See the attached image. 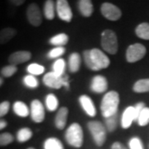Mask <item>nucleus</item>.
<instances>
[{
    "label": "nucleus",
    "instance_id": "nucleus-34",
    "mask_svg": "<svg viewBox=\"0 0 149 149\" xmlns=\"http://www.w3.org/2000/svg\"><path fill=\"white\" fill-rule=\"evenodd\" d=\"M65 52V48L64 47H56L48 52L47 56L49 59H59L60 56L64 55Z\"/></svg>",
    "mask_w": 149,
    "mask_h": 149
},
{
    "label": "nucleus",
    "instance_id": "nucleus-40",
    "mask_svg": "<svg viewBox=\"0 0 149 149\" xmlns=\"http://www.w3.org/2000/svg\"><path fill=\"white\" fill-rule=\"evenodd\" d=\"M8 3H10L13 5L16 6V7H19L25 3V0H9Z\"/></svg>",
    "mask_w": 149,
    "mask_h": 149
},
{
    "label": "nucleus",
    "instance_id": "nucleus-30",
    "mask_svg": "<svg viewBox=\"0 0 149 149\" xmlns=\"http://www.w3.org/2000/svg\"><path fill=\"white\" fill-rule=\"evenodd\" d=\"M118 114L104 118V126H105L106 130L109 133H113V132L116 131L118 128Z\"/></svg>",
    "mask_w": 149,
    "mask_h": 149
},
{
    "label": "nucleus",
    "instance_id": "nucleus-32",
    "mask_svg": "<svg viewBox=\"0 0 149 149\" xmlns=\"http://www.w3.org/2000/svg\"><path fill=\"white\" fill-rule=\"evenodd\" d=\"M136 122L138 123L139 126L144 127L149 123V107H145L139 114V118Z\"/></svg>",
    "mask_w": 149,
    "mask_h": 149
},
{
    "label": "nucleus",
    "instance_id": "nucleus-37",
    "mask_svg": "<svg viewBox=\"0 0 149 149\" xmlns=\"http://www.w3.org/2000/svg\"><path fill=\"white\" fill-rule=\"evenodd\" d=\"M9 109H10V102L8 100L1 102L0 103V118L5 116L9 112Z\"/></svg>",
    "mask_w": 149,
    "mask_h": 149
},
{
    "label": "nucleus",
    "instance_id": "nucleus-10",
    "mask_svg": "<svg viewBox=\"0 0 149 149\" xmlns=\"http://www.w3.org/2000/svg\"><path fill=\"white\" fill-rule=\"evenodd\" d=\"M27 21L33 27H39L42 23V14L37 3H32L27 7L26 11Z\"/></svg>",
    "mask_w": 149,
    "mask_h": 149
},
{
    "label": "nucleus",
    "instance_id": "nucleus-36",
    "mask_svg": "<svg viewBox=\"0 0 149 149\" xmlns=\"http://www.w3.org/2000/svg\"><path fill=\"white\" fill-rule=\"evenodd\" d=\"M129 149H144L143 141L139 137H133L128 142Z\"/></svg>",
    "mask_w": 149,
    "mask_h": 149
},
{
    "label": "nucleus",
    "instance_id": "nucleus-17",
    "mask_svg": "<svg viewBox=\"0 0 149 149\" xmlns=\"http://www.w3.org/2000/svg\"><path fill=\"white\" fill-rule=\"evenodd\" d=\"M78 9L84 17H90L94 13V6L91 0H80L77 2Z\"/></svg>",
    "mask_w": 149,
    "mask_h": 149
},
{
    "label": "nucleus",
    "instance_id": "nucleus-39",
    "mask_svg": "<svg viewBox=\"0 0 149 149\" xmlns=\"http://www.w3.org/2000/svg\"><path fill=\"white\" fill-rule=\"evenodd\" d=\"M111 149H127V148L120 142H114L112 144Z\"/></svg>",
    "mask_w": 149,
    "mask_h": 149
},
{
    "label": "nucleus",
    "instance_id": "nucleus-18",
    "mask_svg": "<svg viewBox=\"0 0 149 149\" xmlns=\"http://www.w3.org/2000/svg\"><path fill=\"white\" fill-rule=\"evenodd\" d=\"M13 111L17 116L20 118H27L30 115V109L23 101L17 100L13 104Z\"/></svg>",
    "mask_w": 149,
    "mask_h": 149
},
{
    "label": "nucleus",
    "instance_id": "nucleus-24",
    "mask_svg": "<svg viewBox=\"0 0 149 149\" xmlns=\"http://www.w3.org/2000/svg\"><path fill=\"white\" fill-rule=\"evenodd\" d=\"M45 104L48 111H56L59 107V100L57 97L54 94H48L45 98Z\"/></svg>",
    "mask_w": 149,
    "mask_h": 149
},
{
    "label": "nucleus",
    "instance_id": "nucleus-11",
    "mask_svg": "<svg viewBox=\"0 0 149 149\" xmlns=\"http://www.w3.org/2000/svg\"><path fill=\"white\" fill-rule=\"evenodd\" d=\"M45 108L39 100H33L30 104V117L34 123H41L45 119Z\"/></svg>",
    "mask_w": 149,
    "mask_h": 149
},
{
    "label": "nucleus",
    "instance_id": "nucleus-6",
    "mask_svg": "<svg viewBox=\"0 0 149 149\" xmlns=\"http://www.w3.org/2000/svg\"><path fill=\"white\" fill-rule=\"evenodd\" d=\"M42 82L44 85L48 88L51 89H56L58 90L61 87H66L69 88V81L68 77L66 76H59L56 74L53 71L47 72V74H44L42 78Z\"/></svg>",
    "mask_w": 149,
    "mask_h": 149
},
{
    "label": "nucleus",
    "instance_id": "nucleus-22",
    "mask_svg": "<svg viewBox=\"0 0 149 149\" xmlns=\"http://www.w3.org/2000/svg\"><path fill=\"white\" fill-rule=\"evenodd\" d=\"M43 14L46 19L53 20L56 16V4L52 0H47L44 3Z\"/></svg>",
    "mask_w": 149,
    "mask_h": 149
},
{
    "label": "nucleus",
    "instance_id": "nucleus-23",
    "mask_svg": "<svg viewBox=\"0 0 149 149\" xmlns=\"http://www.w3.org/2000/svg\"><path fill=\"white\" fill-rule=\"evenodd\" d=\"M32 135H33V133L30 128L24 127V128H19L16 134L17 141L19 143H24L32 139Z\"/></svg>",
    "mask_w": 149,
    "mask_h": 149
},
{
    "label": "nucleus",
    "instance_id": "nucleus-20",
    "mask_svg": "<svg viewBox=\"0 0 149 149\" xmlns=\"http://www.w3.org/2000/svg\"><path fill=\"white\" fill-rule=\"evenodd\" d=\"M17 35V30L13 27H4L0 30V45H4Z\"/></svg>",
    "mask_w": 149,
    "mask_h": 149
},
{
    "label": "nucleus",
    "instance_id": "nucleus-4",
    "mask_svg": "<svg viewBox=\"0 0 149 149\" xmlns=\"http://www.w3.org/2000/svg\"><path fill=\"white\" fill-rule=\"evenodd\" d=\"M100 43L103 50L110 55H115L118 51L117 34L111 29H104L102 32Z\"/></svg>",
    "mask_w": 149,
    "mask_h": 149
},
{
    "label": "nucleus",
    "instance_id": "nucleus-5",
    "mask_svg": "<svg viewBox=\"0 0 149 149\" xmlns=\"http://www.w3.org/2000/svg\"><path fill=\"white\" fill-rule=\"evenodd\" d=\"M87 127L96 146L102 147L105 143L107 138V130L105 126L100 121L91 120L88 122Z\"/></svg>",
    "mask_w": 149,
    "mask_h": 149
},
{
    "label": "nucleus",
    "instance_id": "nucleus-31",
    "mask_svg": "<svg viewBox=\"0 0 149 149\" xmlns=\"http://www.w3.org/2000/svg\"><path fill=\"white\" fill-rule=\"evenodd\" d=\"M27 71L29 74H32L34 76L37 75H41L44 73L45 71V67L43 66L42 65L38 64V63H32L29 64L27 66Z\"/></svg>",
    "mask_w": 149,
    "mask_h": 149
},
{
    "label": "nucleus",
    "instance_id": "nucleus-25",
    "mask_svg": "<svg viewBox=\"0 0 149 149\" xmlns=\"http://www.w3.org/2000/svg\"><path fill=\"white\" fill-rule=\"evenodd\" d=\"M135 34L137 37L149 41V23L148 22H142L139 24L135 28Z\"/></svg>",
    "mask_w": 149,
    "mask_h": 149
},
{
    "label": "nucleus",
    "instance_id": "nucleus-7",
    "mask_svg": "<svg viewBox=\"0 0 149 149\" xmlns=\"http://www.w3.org/2000/svg\"><path fill=\"white\" fill-rule=\"evenodd\" d=\"M147 53V48L141 43H134L130 45L126 51V61L128 63H135L143 58Z\"/></svg>",
    "mask_w": 149,
    "mask_h": 149
},
{
    "label": "nucleus",
    "instance_id": "nucleus-42",
    "mask_svg": "<svg viewBox=\"0 0 149 149\" xmlns=\"http://www.w3.org/2000/svg\"><path fill=\"white\" fill-rule=\"evenodd\" d=\"M3 82H4V80H3V77H1V76H0V87L3 85Z\"/></svg>",
    "mask_w": 149,
    "mask_h": 149
},
{
    "label": "nucleus",
    "instance_id": "nucleus-8",
    "mask_svg": "<svg viewBox=\"0 0 149 149\" xmlns=\"http://www.w3.org/2000/svg\"><path fill=\"white\" fill-rule=\"evenodd\" d=\"M100 12L101 14L104 18H106L109 21H118L122 17V11L117 6L113 3L105 2L102 3L100 7Z\"/></svg>",
    "mask_w": 149,
    "mask_h": 149
},
{
    "label": "nucleus",
    "instance_id": "nucleus-15",
    "mask_svg": "<svg viewBox=\"0 0 149 149\" xmlns=\"http://www.w3.org/2000/svg\"><path fill=\"white\" fill-rule=\"evenodd\" d=\"M69 109L66 107H61L57 110L55 117V126L58 130H62L65 128L68 119Z\"/></svg>",
    "mask_w": 149,
    "mask_h": 149
},
{
    "label": "nucleus",
    "instance_id": "nucleus-43",
    "mask_svg": "<svg viewBox=\"0 0 149 149\" xmlns=\"http://www.w3.org/2000/svg\"><path fill=\"white\" fill-rule=\"evenodd\" d=\"M27 149H36L35 148H32V147H30V148H27Z\"/></svg>",
    "mask_w": 149,
    "mask_h": 149
},
{
    "label": "nucleus",
    "instance_id": "nucleus-28",
    "mask_svg": "<svg viewBox=\"0 0 149 149\" xmlns=\"http://www.w3.org/2000/svg\"><path fill=\"white\" fill-rule=\"evenodd\" d=\"M66 67L65 61L63 58L56 59L52 64V71L59 76H63Z\"/></svg>",
    "mask_w": 149,
    "mask_h": 149
},
{
    "label": "nucleus",
    "instance_id": "nucleus-16",
    "mask_svg": "<svg viewBox=\"0 0 149 149\" xmlns=\"http://www.w3.org/2000/svg\"><path fill=\"white\" fill-rule=\"evenodd\" d=\"M133 121H135L134 106H128L123 112L121 117V127L123 129H128L131 127Z\"/></svg>",
    "mask_w": 149,
    "mask_h": 149
},
{
    "label": "nucleus",
    "instance_id": "nucleus-13",
    "mask_svg": "<svg viewBox=\"0 0 149 149\" xmlns=\"http://www.w3.org/2000/svg\"><path fill=\"white\" fill-rule=\"evenodd\" d=\"M32 59V53L28 51H17L9 55L8 61L10 65H17L29 61Z\"/></svg>",
    "mask_w": 149,
    "mask_h": 149
},
{
    "label": "nucleus",
    "instance_id": "nucleus-14",
    "mask_svg": "<svg viewBox=\"0 0 149 149\" xmlns=\"http://www.w3.org/2000/svg\"><path fill=\"white\" fill-rule=\"evenodd\" d=\"M79 103L85 113L90 117H95L97 113L95 103L90 96L82 95L79 97Z\"/></svg>",
    "mask_w": 149,
    "mask_h": 149
},
{
    "label": "nucleus",
    "instance_id": "nucleus-3",
    "mask_svg": "<svg viewBox=\"0 0 149 149\" xmlns=\"http://www.w3.org/2000/svg\"><path fill=\"white\" fill-rule=\"evenodd\" d=\"M65 139L70 146L80 148L84 143L83 128L78 123H73L70 125L65 133Z\"/></svg>",
    "mask_w": 149,
    "mask_h": 149
},
{
    "label": "nucleus",
    "instance_id": "nucleus-29",
    "mask_svg": "<svg viewBox=\"0 0 149 149\" xmlns=\"http://www.w3.org/2000/svg\"><path fill=\"white\" fill-rule=\"evenodd\" d=\"M22 84L24 86H26L28 89H37L39 86V81L37 80V78L34 75L32 74H26L23 76L22 78Z\"/></svg>",
    "mask_w": 149,
    "mask_h": 149
},
{
    "label": "nucleus",
    "instance_id": "nucleus-35",
    "mask_svg": "<svg viewBox=\"0 0 149 149\" xmlns=\"http://www.w3.org/2000/svg\"><path fill=\"white\" fill-rule=\"evenodd\" d=\"M14 140L13 135L10 133H0V147H4L11 144Z\"/></svg>",
    "mask_w": 149,
    "mask_h": 149
},
{
    "label": "nucleus",
    "instance_id": "nucleus-1",
    "mask_svg": "<svg viewBox=\"0 0 149 149\" xmlns=\"http://www.w3.org/2000/svg\"><path fill=\"white\" fill-rule=\"evenodd\" d=\"M83 59L85 66L93 71L106 69L110 65L109 58L99 48L85 50L83 52Z\"/></svg>",
    "mask_w": 149,
    "mask_h": 149
},
{
    "label": "nucleus",
    "instance_id": "nucleus-33",
    "mask_svg": "<svg viewBox=\"0 0 149 149\" xmlns=\"http://www.w3.org/2000/svg\"><path fill=\"white\" fill-rule=\"evenodd\" d=\"M17 71V65L9 64L3 66L0 70V73L2 74V76H3L5 78H10L13 74H16Z\"/></svg>",
    "mask_w": 149,
    "mask_h": 149
},
{
    "label": "nucleus",
    "instance_id": "nucleus-21",
    "mask_svg": "<svg viewBox=\"0 0 149 149\" xmlns=\"http://www.w3.org/2000/svg\"><path fill=\"white\" fill-rule=\"evenodd\" d=\"M69 42V36L65 33H59L54 35L48 41L50 45L56 47H64Z\"/></svg>",
    "mask_w": 149,
    "mask_h": 149
},
{
    "label": "nucleus",
    "instance_id": "nucleus-19",
    "mask_svg": "<svg viewBox=\"0 0 149 149\" xmlns=\"http://www.w3.org/2000/svg\"><path fill=\"white\" fill-rule=\"evenodd\" d=\"M68 70L70 73H76L79 71L81 65V57L78 52H73L68 58Z\"/></svg>",
    "mask_w": 149,
    "mask_h": 149
},
{
    "label": "nucleus",
    "instance_id": "nucleus-2",
    "mask_svg": "<svg viewBox=\"0 0 149 149\" xmlns=\"http://www.w3.org/2000/svg\"><path fill=\"white\" fill-rule=\"evenodd\" d=\"M120 103L119 94L117 91H110L103 96L100 104L101 114L104 118L118 114V105Z\"/></svg>",
    "mask_w": 149,
    "mask_h": 149
},
{
    "label": "nucleus",
    "instance_id": "nucleus-27",
    "mask_svg": "<svg viewBox=\"0 0 149 149\" xmlns=\"http://www.w3.org/2000/svg\"><path fill=\"white\" fill-rule=\"evenodd\" d=\"M43 148L44 149H65L61 141L54 137L46 139L43 144Z\"/></svg>",
    "mask_w": 149,
    "mask_h": 149
},
{
    "label": "nucleus",
    "instance_id": "nucleus-38",
    "mask_svg": "<svg viewBox=\"0 0 149 149\" xmlns=\"http://www.w3.org/2000/svg\"><path fill=\"white\" fill-rule=\"evenodd\" d=\"M145 104L143 102H139L138 104H136V105L134 106V110H135V121H137L139 114L141 113L142 110L145 108Z\"/></svg>",
    "mask_w": 149,
    "mask_h": 149
},
{
    "label": "nucleus",
    "instance_id": "nucleus-26",
    "mask_svg": "<svg viewBox=\"0 0 149 149\" xmlns=\"http://www.w3.org/2000/svg\"><path fill=\"white\" fill-rule=\"evenodd\" d=\"M133 91L135 93L149 92V78L137 80L133 85Z\"/></svg>",
    "mask_w": 149,
    "mask_h": 149
},
{
    "label": "nucleus",
    "instance_id": "nucleus-12",
    "mask_svg": "<svg viewBox=\"0 0 149 149\" xmlns=\"http://www.w3.org/2000/svg\"><path fill=\"white\" fill-rule=\"evenodd\" d=\"M108 80L102 74H96L91 79L90 89L93 93L102 94L108 90Z\"/></svg>",
    "mask_w": 149,
    "mask_h": 149
},
{
    "label": "nucleus",
    "instance_id": "nucleus-9",
    "mask_svg": "<svg viewBox=\"0 0 149 149\" xmlns=\"http://www.w3.org/2000/svg\"><path fill=\"white\" fill-rule=\"evenodd\" d=\"M56 12L60 20L65 22H70L72 20L73 13L68 1L57 0L56 3Z\"/></svg>",
    "mask_w": 149,
    "mask_h": 149
},
{
    "label": "nucleus",
    "instance_id": "nucleus-41",
    "mask_svg": "<svg viewBox=\"0 0 149 149\" xmlns=\"http://www.w3.org/2000/svg\"><path fill=\"white\" fill-rule=\"evenodd\" d=\"M8 122L6 121L5 119H3V118H0V131L4 129L5 128H7L8 126Z\"/></svg>",
    "mask_w": 149,
    "mask_h": 149
}]
</instances>
